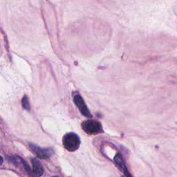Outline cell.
<instances>
[{
  "label": "cell",
  "mask_w": 177,
  "mask_h": 177,
  "mask_svg": "<svg viewBox=\"0 0 177 177\" xmlns=\"http://www.w3.org/2000/svg\"><path fill=\"white\" fill-rule=\"evenodd\" d=\"M63 145L65 149L70 152H74L77 150L80 147V138L74 133H66L63 138Z\"/></svg>",
  "instance_id": "1"
},
{
  "label": "cell",
  "mask_w": 177,
  "mask_h": 177,
  "mask_svg": "<svg viewBox=\"0 0 177 177\" xmlns=\"http://www.w3.org/2000/svg\"><path fill=\"white\" fill-rule=\"evenodd\" d=\"M82 126L84 131L89 134H97L103 131L101 124L95 120H89L85 121Z\"/></svg>",
  "instance_id": "2"
},
{
  "label": "cell",
  "mask_w": 177,
  "mask_h": 177,
  "mask_svg": "<svg viewBox=\"0 0 177 177\" xmlns=\"http://www.w3.org/2000/svg\"><path fill=\"white\" fill-rule=\"evenodd\" d=\"M30 149L37 157L41 159H46L50 158L53 154V151L49 148H41L33 144H30Z\"/></svg>",
  "instance_id": "3"
},
{
  "label": "cell",
  "mask_w": 177,
  "mask_h": 177,
  "mask_svg": "<svg viewBox=\"0 0 177 177\" xmlns=\"http://www.w3.org/2000/svg\"><path fill=\"white\" fill-rule=\"evenodd\" d=\"M74 101L75 105L78 107V109H79V111L81 112V114L85 116L86 117L91 118L92 116L90 114L89 109L86 107V104L84 101L83 98L81 97V95L79 94L75 95L74 98Z\"/></svg>",
  "instance_id": "4"
},
{
  "label": "cell",
  "mask_w": 177,
  "mask_h": 177,
  "mask_svg": "<svg viewBox=\"0 0 177 177\" xmlns=\"http://www.w3.org/2000/svg\"><path fill=\"white\" fill-rule=\"evenodd\" d=\"M114 161L118 165V167L123 171L124 174L127 177H132L131 175H130L128 170H127V167L125 166V164H124V162L123 161V157H122V156L120 154H117L115 156Z\"/></svg>",
  "instance_id": "5"
},
{
  "label": "cell",
  "mask_w": 177,
  "mask_h": 177,
  "mask_svg": "<svg viewBox=\"0 0 177 177\" xmlns=\"http://www.w3.org/2000/svg\"><path fill=\"white\" fill-rule=\"evenodd\" d=\"M31 162L32 165H33V172L35 175L37 176H41L44 173V170H43L42 164L37 159L35 158L31 159Z\"/></svg>",
  "instance_id": "6"
},
{
  "label": "cell",
  "mask_w": 177,
  "mask_h": 177,
  "mask_svg": "<svg viewBox=\"0 0 177 177\" xmlns=\"http://www.w3.org/2000/svg\"><path fill=\"white\" fill-rule=\"evenodd\" d=\"M22 107H24L25 109L30 110V108H31L30 104H29V101H28L27 96L24 95V96L23 97L22 100Z\"/></svg>",
  "instance_id": "7"
},
{
  "label": "cell",
  "mask_w": 177,
  "mask_h": 177,
  "mask_svg": "<svg viewBox=\"0 0 177 177\" xmlns=\"http://www.w3.org/2000/svg\"><path fill=\"white\" fill-rule=\"evenodd\" d=\"M22 165L27 172H28L29 174L31 173V170L30 169V167L28 166V165H27V162H26L24 160H23V161H22Z\"/></svg>",
  "instance_id": "8"
},
{
  "label": "cell",
  "mask_w": 177,
  "mask_h": 177,
  "mask_svg": "<svg viewBox=\"0 0 177 177\" xmlns=\"http://www.w3.org/2000/svg\"><path fill=\"white\" fill-rule=\"evenodd\" d=\"M53 177H58V176H53Z\"/></svg>",
  "instance_id": "9"
},
{
  "label": "cell",
  "mask_w": 177,
  "mask_h": 177,
  "mask_svg": "<svg viewBox=\"0 0 177 177\" xmlns=\"http://www.w3.org/2000/svg\"><path fill=\"white\" fill-rule=\"evenodd\" d=\"M123 177H125V176H123Z\"/></svg>",
  "instance_id": "10"
}]
</instances>
